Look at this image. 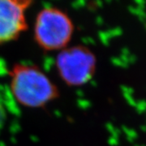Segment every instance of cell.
<instances>
[{
  "mask_svg": "<svg viewBox=\"0 0 146 146\" xmlns=\"http://www.w3.org/2000/svg\"><path fill=\"white\" fill-rule=\"evenodd\" d=\"M9 78L13 98L27 108H43L59 97L57 86L36 65L16 63L9 71Z\"/></svg>",
  "mask_w": 146,
  "mask_h": 146,
  "instance_id": "6da1fadb",
  "label": "cell"
},
{
  "mask_svg": "<svg viewBox=\"0 0 146 146\" xmlns=\"http://www.w3.org/2000/svg\"><path fill=\"white\" fill-rule=\"evenodd\" d=\"M74 32L71 18L57 7H45L36 16L33 38L45 51H60L68 47Z\"/></svg>",
  "mask_w": 146,
  "mask_h": 146,
  "instance_id": "7a4b0ae2",
  "label": "cell"
},
{
  "mask_svg": "<svg viewBox=\"0 0 146 146\" xmlns=\"http://www.w3.org/2000/svg\"><path fill=\"white\" fill-rule=\"evenodd\" d=\"M96 58L91 50L82 46L66 47L58 51L55 68L60 79L69 86H80L93 77Z\"/></svg>",
  "mask_w": 146,
  "mask_h": 146,
  "instance_id": "3957f363",
  "label": "cell"
},
{
  "mask_svg": "<svg viewBox=\"0 0 146 146\" xmlns=\"http://www.w3.org/2000/svg\"><path fill=\"white\" fill-rule=\"evenodd\" d=\"M32 3L29 0H0V46L26 31V12Z\"/></svg>",
  "mask_w": 146,
  "mask_h": 146,
  "instance_id": "277c9868",
  "label": "cell"
},
{
  "mask_svg": "<svg viewBox=\"0 0 146 146\" xmlns=\"http://www.w3.org/2000/svg\"><path fill=\"white\" fill-rule=\"evenodd\" d=\"M6 118H7V115H6L4 106L0 103V129H2V127H3Z\"/></svg>",
  "mask_w": 146,
  "mask_h": 146,
  "instance_id": "5b68a950",
  "label": "cell"
}]
</instances>
